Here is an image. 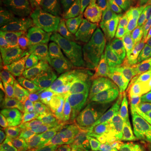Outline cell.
<instances>
[{
  "mask_svg": "<svg viewBox=\"0 0 151 151\" xmlns=\"http://www.w3.org/2000/svg\"><path fill=\"white\" fill-rule=\"evenodd\" d=\"M150 79H151V67H150Z\"/></svg>",
  "mask_w": 151,
  "mask_h": 151,
  "instance_id": "26",
  "label": "cell"
},
{
  "mask_svg": "<svg viewBox=\"0 0 151 151\" xmlns=\"http://www.w3.org/2000/svg\"><path fill=\"white\" fill-rule=\"evenodd\" d=\"M136 59L145 68L151 67V35L135 38L131 41Z\"/></svg>",
  "mask_w": 151,
  "mask_h": 151,
  "instance_id": "19",
  "label": "cell"
},
{
  "mask_svg": "<svg viewBox=\"0 0 151 151\" xmlns=\"http://www.w3.org/2000/svg\"><path fill=\"white\" fill-rule=\"evenodd\" d=\"M70 52L65 40L56 34H31L25 41L1 55L2 61L42 63L53 61Z\"/></svg>",
  "mask_w": 151,
  "mask_h": 151,
  "instance_id": "4",
  "label": "cell"
},
{
  "mask_svg": "<svg viewBox=\"0 0 151 151\" xmlns=\"http://www.w3.org/2000/svg\"><path fill=\"white\" fill-rule=\"evenodd\" d=\"M123 97L113 86L108 83L100 85L97 89V112L103 118L124 116L129 114Z\"/></svg>",
  "mask_w": 151,
  "mask_h": 151,
  "instance_id": "15",
  "label": "cell"
},
{
  "mask_svg": "<svg viewBox=\"0 0 151 151\" xmlns=\"http://www.w3.org/2000/svg\"><path fill=\"white\" fill-rule=\"evenodd\" d=\"M52 66V63H22V62H0V70H4L12 77L19 94H29L37 92L36 79L38 75L45 69Z\"/></svg>",
  "mask_w": 151,
  "mask_h": 151,
  "instance_id": "11",
  "label": "cell"
},
{
  "mask_svg": "<svg viewBox=\"0 0 151 151\" xmlns=\"http://www.w3.org/2000/svg\"><path fill=\"white\" fill-rule=\"evenodd\" d=\"M0 98L7 132L20 129L32 123L56 106L55 103L46 102L38 92Z\"/></svg>",
  "mask_w": 151,
  "mask_h": 151,
  "instance_id": "5",
  "label": "cell"
},
{
  "mask_svg": "<svg viewBox=\"0 0 151 151\" xmlns=\"http://www.w3.org/2000/svg\"><path fill=\"white\" fill-rule=\"evenodd\" d=\"M95 124L116 148L126 147L142 140L148 133L140 122L129 113L109 118H103L98 114Z\"/></svg>",
  "mask_w": 151,
  "mask_h": 151,
  "instance_id": "7",
  "label": "cell"
},
{
  "mask_svg": "<svg viewBox=\"0 0 151 151\" xmlns=\"http://www.w3.org/2000/svg\"><path fill=\"white\" fill-rule=\"evenodd\" d=\"M101 134L95 124L80 121L74 129L49 141L45 151H73L84 142Z\"/></svg>",
  "mask_w": 151,
  "mask_h": 151,
  "instance_id": "12",
  "label": "cell"
},
{
  "mask_svg": "<svg viewBox=\"0 0 151 151\" xmlns=\"http://www.w3.org/2000/svg\"><path fill=\"white\" fill-rule=\"evenodd\" d=\"M125 35L129 40L151 35V1L139 16L127 26Z\"/></svg>",
  "mask_w": 151,
  "mask_h": 151,
  "instance_id": "18",
  "label": "cell"
},
{
  "mask_svg": "<svg viewBox=\"0 0 151 151\" xmlns=\"http://www.w3.org/2000/svg\"><path fill=\"white\" fill-rule=\"evenodd\" d=\"M0 151H26L19 144H18L16 141L6 139L1 143Z\"/></svg>",
  "mask_w": 151,
  "mask_h": 151,
  "instance_id": "25",
  "label": "cell"
},
{
  "mask_svg": "<svg viewBox=\"0 0 151 151\" xmlns=\"http://www.w3.org/2000/svg\"><path fill=\"white\" fill-rule=\"evenodd\" d=\"M100 79L120 93L134 116L151 134L150 83L136 80L113 64L103 69Z\"/></svg>",
  "mask_w": 151,
  "mask_h": 151,
  "instance_id": "2",
  "label": "cell"
},
{
  "mask_svg": "<svg viewBox=\"0 0 151 151\" xmlns=\"http://www.w3.org/2000/svg\"><path fill=\"white\" fill-rule=\"evenodd\" d=\"M55 103L59 108H65L75 113L80 121L95 124L98 117L94 87H77L59 92Z\"/></svg>",
  "mask_w": 151,
  "mask_h": 151,
  "instance_id": "9",
  "label": "cell"
},
{
  "mask_svg": "<svg viewBox=\"0 0 151 151\" xmlns=\"http://www.w3.org/2000/svg\"><path fill=\"white\" fill-rule=\"evenodd\" d=\"M24 24L14 16L1 14L0 16V52L4 54L25 41L31 33Z\"/></svg>",
  "mask_w": 151,
  "mask_h": 151,
  "instance_id": "13",
  "label": "cell"
},
{
  "mask_svg": "<svg viewBox=\"0 0 151 151\" xmlns=\"http://www.w3.org/2000/svg\"><path fill=\"white\" fill-rule=\"evenodd\" d=\"M114 63L124 73L136 80L148 81L150 78V75L146 70L145 67H144L136 59L129 38H122Z\"/></svg>",
  "mask_w": 151,
  "mask_h": 151,
  "instance_id": "14",
  "label": "cell"
},
{
  "mask_svg": "<svg viewBox=\"0 0 151 151\" xmlns=\"http://www.w3.org/2000/svg\"><path fill=\"white\" fill-rule=\"evenodd\" d=\"M66 46L96 65H110L115 60L123 36L86 20L82 14L72 16L60 29Z\"/></svg>",
  "mask_w": 151,
  "mask_h": 151,
  "instance_id": "1",
  "label": "cell"
},
{
  "mask_svg": "<svg viewBox=\"0 0 151 151\" xmlns=\"http://www.w3.org/2000/svg\"><path fill=\"white\" fill-rule=\"evenodd\" d=\"M52 66L42 70L36 79L37 92L48 103H55L60 91L59 81L53 71Z\"/></svg>",
  "mask_w": 151,
  "mask_h": 151,
  "instance_id": "16",
  "label": "cell"
},
{
  "mask_svg": "<svg viewBox=\"0 0 151 151\" xmlns=\"http://www.w3.org/2000/svg\"><path fill=\"white\" fill-rule=\"evenodd\" d=\"M73 151H114L102 134L84 142Z\"/></svg>",
  "mask_w": 151,
  "mask_h": 151,
  "instance_id": "22",
  "label": "cell"
},
{
  "mask_svg": "<svg viewBox=\"0 0 151 151\" xmlns=\"http://www.w3.org/2000/svg\"><path fill=\"white\" fill-rule=\"evenodd\" d=\"M151 0H120L128 25L134 20L139 14L150 3Z\"/></svg>",
  "mask_w": 151,
  "mask_h": 151,
  "instance_id": "20",
  "label": "cell"
},
{
  "mask_svg": "<svg viewBox=\"0 0 151 151\" xmlns=\"http://www.w3.org/2000/svg\"><path fill=\"white\" fill-rule=\"evenodd\" d=\"M7 10L32 32L55 34L64 25L57 0H5Z\"/></svg>",
  "mask_w": 151,
  "mask_h": 151,
  "instance_id": "3",
  "label": "cell"
},
{
  "mask_svg": "<svg viewBox=\"0 0 151 151\" xmlns=\"http://www.w3.org/2000/svg\"><path fill=\"white\" fill-rule=\"evenodd\" d=\"M120 151H150V139H142L124 147Z\"/></svg>",
  "mask_w": 151,
  "mask_h": 151,
  "instance_id": "24",
  "label": "cell"
},
{
  "mask_svg": "<svg viewBox=\"0 0 151 151\" xmlns=\"http://www.w3.org/2000/svg\"><path fill=\"white\" fill-rule=\"evenodd\" d=\"M103 65H96L77 55L68 52L55 60L53 71L59 81V92L77 87H94Z\"/></svg>",
  "mask_w": 151,
  "mask_h": 151,
  "instance_id": "6",
  "label": "cell"
},
{
  "mask_svg": "<svg viewBox=\"0 0 151 151\" xmlns=\"http://www.w3.org/2000/svg\"><path fill=\"white\" fill-rule=\"evenodd\" d=\"M63 16L70 19L72 16L82 14L88 0H57Z\"/></svg>",
  "mask_w": 151,
  "mask_h": 151,
  "instance_id": "21",
  "label": "cell"
},
{
  "mask_svg": "<svg viewBox=\"0 0 151 151\" xmlns=\"http://www.w3.org/2000/svg\"><path fill=\"white\" fill-rule=\"evenodd\" d=\"M19 94L16 85L10 76L0 70V97H9Z\"/></svg>",
  "mask_w": 151,
  "mask_h": 151,
  "instance_id": "23",
  "label": "cell"
},
{
  "mask_svg": "<svg viewBox=\"0 0 151 151\" xmlns=\"http://www.w3.org/2000/svg\"><path fill=\"white\" fill-rule=\"evenodd\" d=\"M79 119L75 113L65 108H60L50 128V139H55L74 129Z\"/></svg>",
  "mask_w": 151,
  "mask_h": 151,
  "instance_id": "17",
  "label": "cell"
},
{
  "mask_svg": "<svg viewBox=\"0 0 151 151\" xmlns=\"http://www.w3.org/2000/svg\"><path fill=\"white\" fill-rule=\"evenodd\" d=\"M60 108L55 106L51 111L27 125L8 131L6 138L16 141L26 151H43L50 140V128Z\"/></svg>",
  "mask_w": 151,
  "mask_h": 151,
  "instance_id": "8",
  "label": "cell"
},
{
  "mask_svg": "<svg viewBox=\"0 0 151 151\" xmlns=\"http://www.w3.org/2000/svg\"><path fill=\"white\" fill-rule=\"evenodd\" d=\"M120 0H88L82 15L86 20L108 31L119 33L124 29Z\"/></svg>",
  "mask_w": 151,
  "mask_h": 151,
  "instance_id": "10",
  "label": "cell"
}]
</instances>
